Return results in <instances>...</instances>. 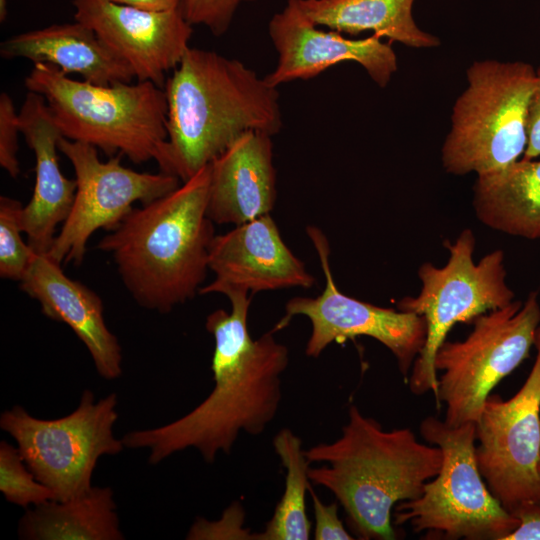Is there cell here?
I'll use <instances>...</instances> for the list:
<instances>
[{"label": "cell", "mask_w": 540, "mask_h": 540, "mask_svg": "<svg viewBox=\"0 0 540 540\" xmlns=\"http://www.w3.org/2000/svg\"><path fill=\"white\" fill-rule=\"evenodd\" d=\"M41 95L63 137L136 164L162 163L167 141L164 88L150 81L97 85L71 79L58 67L35 63L25 78Z\"/></svg>", "instance_id": "5"}, {"label": "cell", "mask_w": 540, "mask_h": 540, "mask_svg": "<svg viewBox=\"0 0 540 540\" xmlns=\"http://www.w3.org/2000/svg\"><path fill=\"white\" fill-rule=\"evenodd\" d=\"M520 523L504 540H540V510L530 509L516 516Z\"/></svg>", "instance_id": "32"}, {"label": "cell", "mask_w": 540, "mask_h": 540, "mask_svg": "<svg viewBox=\"0 0 540 540\" xmlns=\"http://www.w3.org/2000/svg\"><path fill=\"white\" fill-rule=\"evenodd\" d=\"M0 55L4 59L51 64L65 74L78 73L97 85L129 83L135 78L131 67L78 21L14 35L1 43Z\"/></svg>", "instance_id": "20"}, {"label": "cell", "mask_w": 540, "mask_h": 540, "mask_svg": "<svg viewBox=\"0 0 540 540\" xmlns=\"http://www.w3.org/2000/svg\"><path fill=\"white\" fill-rule=\"evenodd\" d=\"M111 2L126 5L147 11H169L179 8L182 0H109Z\"/></svg>", "instance_id": "33"}, {"label": "cell", "mask_w": 540, "mask_h": 540, "mask_svg": "<svg viewBox=\"0 0 540 540\" xmlns=\"http://www.w3.org/2000/svg\"><path fill=\"white\" fill-rule=\"evenodd\" d=\"M117 405L116 393L95 401L93 392L85 390L66 416L40 419L14 406L1 414L0 427L15 439L36 479L52 490L55 500L65 501L92 487L100 457L123 450L122 440L113 435Z\"/></svg>", "instance_id": "10"}, {"label": "cell", "mask_w": 540, "mask_h": 540, "mask_svg": "<svg viewBox=\"0 0 540 540\" xmlns=\"http://www.w3.org/2000/svg\"><path fill=\"white\" fill-rule=\"evenodd\" d=\"M22 209L18 200L0 197V276L19 282L26 275L35 254L21 237Z\"/></svg>", "instance_id": "25"}, {"label": "cell", "mask_w": 540, "mask_h": 540, "mask_svg": "<svg viewBox=\"0 0 540 540\" xmlns=\"http://www.w3.org/2000/svg\"><path fill=\"white\" fill-rule=\"evenodd\" d=\"M58 149L71 162L76 181L72 209L47 253L62 263H82L90 236L112 231L135 202L149 203L176 189L181 181L164 172H138L124 167L120 156L101 161L90 144L60 138Z\"/></svg>", "instance_id": "12"}, {"label": "cell", "mask_w": 540, "mask_h": 540, "mask_svg": "<svg viewBox=\"0 0 540 540\" xmlns=\"http://www.w3.org/2000/svg\"><path fill=\"white\" fill-rule=\"evenodd\" d=\"M19 116L12 98L6 93L0 94V165L7 173L16 178L20 173L17 159Z\"/></svg>", "instance_id": "29"}, {"label": "cell", "mask_w": 540, "mask_h": 540, "mask_svg": "<svg viewBox=\"0 0 540 540\" xmlns=\"http://www.w3.org/2000/svg\"><path fill=\"white\" fill-rule=\"evenodd\" d=\"M254 0H182L181 8L191 25H203L214 36H222L230 27L240 4Z\"/></svg>", "instance_id": "27"}, {"label": "cell", "mask_w": 540, "mask_h": 540, "mask_svg": "<svg viewBox=\"0 0 540 540\" xmlns=\"http://www.w3.org/2000/svg\"><path fill=\"white\" fill-rule=\"evenodd\" d=\"M28 540H122L113 491L91 487L65 501L50 500L28 509L19 521Z\"/></svg>", "instance_id": "23"}, {"label": "cell", "mask_w": 540, "mask_h": 540, "mask_svg": "<svg viewBox=\"0 0 540 540\" xmlns=\"http://www.w3.org/2000/svg\"><path fill=\"white\" fill-rule=\"evenodd\" d=\"M18 116L20 132L35 156L36 174L32 197L21 212V225L31 248L47 254L57 226L72 209L77 185L60 169L57 151L63 136L45 99L28 91Z\"/></svg>", "instance_id": "18"}, {"label": "cell", "mask_w": 540, "mask_h": 540, "mask_svg": "<svg viewBox=\"0 0 540 540\" xmlns=\"http://www.w3.org/2000/svg\"><path fill=\"white\" fill-rule=\"evenodd\" d=\"M444 246L449 252L447 263L437 267L424 262L418 269L420 292L397 303V309L422 316L427 326L424 347L407 380L415 395L431 391L436 397L435 354L455 324L473 322L515 298L507 283L503 250H493L476 262V239L471 229L462 230L454 242L446 240Z\"/></svg>", "instance_id": "8"}, {"label": "cell", "mask_w": 540, "mask_h": 540, "mask_svg": "<svg viewBox=\"0 0 540 540\" xmlns=\"http://www.w3.org/2000/svg\"><path fill=\"white\" fill-rule=\"evenodd\" d=\"M539 293L474 319L473 330L462 341L444 340L434 367L437 406L445 404L449 427L476 423L493 388L529 357L540 325Z\"/></svg>", "instance_id": "9"}, {"label": "cell", "mask_w": 540, "mask_h": 540, "mask_svg": "<svg viewBox=\"0 0 540 540\" xmlns=\"http://www.w3.org/2000/svg\"><path fill=\"white\" fill-rule=\"evenodd\" d=\"M540 157V65L535 69V84L528 111V141L522 158Z\"/></svg>", "instance_id": "31"}, {"label": "cell", "mask_w": 540, "mask_h": 540, "mask_svg": "<svg viewBox=\"0 0 540 540\" xmlns=\"http://www.w3.org/2000/svg\"><path fill=\"white\" fill-rule=\"evenodd\" d=\"M325 276V287L315 298L294 297L285 305V314L271 330L286 328L293 317H307L312 325L305 353L317 358L332 343H343L359 336L383 344L395 357L405 381L427 335L425 319L411 312L364 302L341 292L329 264L330 247L326 235L316 226L306 228Z\"/></svg>", "instance_id": "13"}, {"label": "cell", "mask_w": 540, "mask_h": 540, "mask_svg": "<svg viewBox=\"0 0 540 540\" xmlns=\"http://www.w3.org/2000/svg\"><path fill=\"white\" fill-rule=\"evenodd\" d=\"M271 137L245 132L209 164L207 215L213 223L237 226L270 214L277 197Z\"/></svg>", "instance_id": "19"}, {"label": "cell", "mask_w": 540, "mask_h": 540, "mask_svg": "<svg viewBox=\"0 0 540 540\" xmlns=\"http://www.w3.org/2000/svg\"><path fill=\"white\" fill-rule=\"evenodd\" d=\"M533 346L536 358L522 387L507 400L490 394L476 422L479 472L493 496L515 517L540 510V325Z\"/></svg>", "instance_id": "11"}, {"label": "cell", "mask_w": 540, "mask_h": 540, "mask_svg": "<svg viewBox=\"0 0 540 540\" xmlns=\"http://www.w3.org/2000/svg\"><path fill=\"white\" fill-rule=\"evenodd\" d=\"M0 491L8 502L24 508L55 500L52 490L29 470L18 448L6 441L0 443Z\"/></svg>", "instance_id": "26"}, {"label": "cell", "mask_w": 540, "mask_h": 540, "mask_svg": "<svg viewBox=\"0 0 540 540\" xmlns=\"http://www.w3.org/2000/svg\"><path fill=\"white\" fill-rule=\"evenodd\" d=\"M7 17V0H0V22H4Z\"/></svg>", "instance_id": "34"}, {"label": "cell", "mask_w": 540, "mask_h": 540, "mask_svg": "<svg viewBox=\"0 0 540 540\" xmlns=\"http://www.w3.org/2000/svg\"><path fill=\"white\" fill-rule=\"evenodd\" d=\"M310 482L328 489L359 539L393 540L392 510L419 497L442 465L441 449L417 440L409 428L384 430L351 405L341 436L305 450Z\"/></svg>", "instance_id": "4"}, {"label": "cell", "mask_w": 540, "mask_h": 540, "mask_svg": "<svg viewBox=\"0 0 540 540\" xmlns=\"http://www.w3.org/2000/svg\"><path fill=\"white\" fill-rule=\"evenodd\" d=\"M245 512L239 502L232 503L216 521L197 519L191 526L189 540H258V533L244 528Z\"/></svg>", "instance_id": "28"}, {"label": "cell", "mask_w": 540, "mask_h": 540, "mask_svg": "<svg viewBox=\"0 0 540 540\" xmlns=\"http://www.w3.org/2000/svg\"><path fill=\"white\" fill-rule=\"evenodd\" d=\"M472 204L483 225L540 239V160L521 158L504 169L477 175Z\"/></svg>", "instance_id": "21"}, {"label": "cell", "mask_w": 540, "mask_h": 540, "mask_svg": "<svg viewBox=\"0 0 540 540\" xmlns=\"http://www.w3.org/2000/svg\"><path fill=\"white\" fill-rule=\"evenodd\" d=\"M273 446L286 470L285 489L265 529L258 533V540H307L311 522L306 515L305 497L310 487V463L301 439L287 428L275 435Z\"/></svg>", "instance_id": "24"}, {"label": "cell", "mask_w": 540, "mask_h": 540, "mask_svg": "<svg viewBox=\"0 0 540 540\" xmlns=\"http://www.w3.org/2000/svg\"><path fill=\"white\" fill-rule=\"evenodd\" d=\"M75 21L91 30L121 57L138 81L163 88L189 47L192 25L181 6L147 11L109 0H73Z\"/></svg>", "instance_id": "14"}, {"label": "cell", "mask_w": 540, "mask_h": 540, "mask_svg": "<svg viewBox=\"0 0 540 540\" xmlns=\"http://www.w3.org/2000/svg\"><path fill=\"white\" fill-rule=\"evenodd\" d=\"M268 32L278 54L275 68L264 78L273 87L294 80H308L342 62H356L380 87L397 70L391 43L377 35L362 39L324 31L301 10L298 0H287L284 9L270 20Z\"/></svg>", "instance_id": "15"}, {"label": "cell", "mask_w": 540, "mask_h": 540, "mask_svg": "<svg viewBox=\"0 0 540 540\" xmlns=\"http://www.w3.org/2000/svg\"><path fill=\"white\" fill-rule=\"evenodd\" d=\"M209 186L208 164L168 194L133 207L98 243L140 306L168 313L199 294L215 237Z\"/></svg>", "instance_id": "3"}, {"label": "cell", "mask_w": 540, "mask_h": 540, "mask_svg": "<svg viewBox=\"0 0 540 540\" xmlns=\"http://www.w3.org/2000/svg\"><path fill=\"white\" fill-rule=\"evenodd\" d=\"M226 297L231 311L217 309L205 322L214 338L210 394L175 421L131 431L121 439L125 448L149 449L151 465L187 448L198 450L204 461L213 464L219 452L231 453L241 432L262 434L278 412L288 348L272 331L251 338L248 311L252 295L233 292Z\"/></svg>", "instance_id": "1"}, {"label": "cell", "mask_w": 540, "mask_h": 540, "mask_svg": "<svg viewBox=\"0 0 540 540\" xmlns=\"http://www.w3.org/2000/svg\"><path fill=\"white\" fill-rule=\"evenodd\" d=\"M453 107L442 163L454 175L498 171L523 156L535 69L522 62L475 61Z\"/></svg>", "instance_id": "6"}, {"label": "cell", "mask_w": 540, "mask_h": 540, "mask_svg": "<svg viewBox=\"0 0 540 540\" xmlns=\"http://www.w3.org/2000/svg\"><path fill=\"white\" fill-rule=\"evenodd\" d=\"M312 499L315 527V540H352L354 537L346 530L338 516L337 501L324 504L315 491L309 487Z\"/></svg>", "instance_id": "30"}, {"label": "cell", "mask_w": 540, "mask_h": 540, "mask_svg": "<svg viewBox=\"0 0 540 540\" xmlns=\"http://www.w3.org/2000/svg\"><path fill=\"white\" fill-rule=\"evenodd\" d=\"M209 270L215 279L199 294L228 295L292 287L311 288L315 278L284 243L270 214L215 235L209 250Z\"/></svg>", "instance_id": "16"}, {"label": "cell", "mask_w": 540, "mask_h": 540, "mask_svg": "<svg viewBox=\"0 0 540 540\" xmlns=\"http://www.w3.org/2000/svg\"><path fill=\"white\" fill-rule=\"evenodd\" d=\"M419 429L424 440L441 449L443 461L419 497L395 506V525L409 523L426 539L504 540L520 520L493 496L479 472L476 423L449 427L428 416Z\"/></svg>", "instance_id": "7"}, {"label": "cell", "mask_w": 540, "mask_h": 540, "mask_svg": "<svg viewBox=\"0 0 540 540\" xmlns=\"http://www.w3.org/2000/svg\"><path fill=\"white\" fill-rule=\"evenodd\" d=\"M538 473L540 475V457H539V462H538Z\"/></svg>", "instance_id": "35"}, {"label": "cell", "mask_w": 540, "mask_h": 540, "mask_svg": "<svg viewBox=\"0 0 540 540\" xmlns=\"http://www.w3.org/2000/svg\"><path fill=\"white\" fill-rule=\"evenodd\" d=\"M161 172L184 182L248 131L282 128L279 92L237 59L189 48L166 79Z\"/></svg>", "instance_id": "2"}, {"label": "cell", "mask_w": 540, "mask_h": 540, "mask_svg": "<svg viewBox=\"0 0 540 540\" xmlns=\"http://www.w3.org/2000/svg\"><path fill=\"white\" fill-rule=\"evenodd\" d=\"M20 289L39 302L46 317L73 330L102 378L121 375V347L105 323L102 300L94 291L68 277L50 256L36 252Z\"/></svg>", "instance_id": "17"}, {"label": "cell", "mask_w": 540, "mask_h": 540, "mask_svg": "<svg viewBox=\"0 0 540 540\" xmlns=\"http://www.w3.org/2000/svg\"><path fill=\"white\" fill-rule=\"evenodd\" d=\"M414 0H298L303 13L317 26L356 36L372 31L389 43L414 48L440 45L419 29L412 16Z\"/></svg>", "instance_id": "22"}]
</instances>
